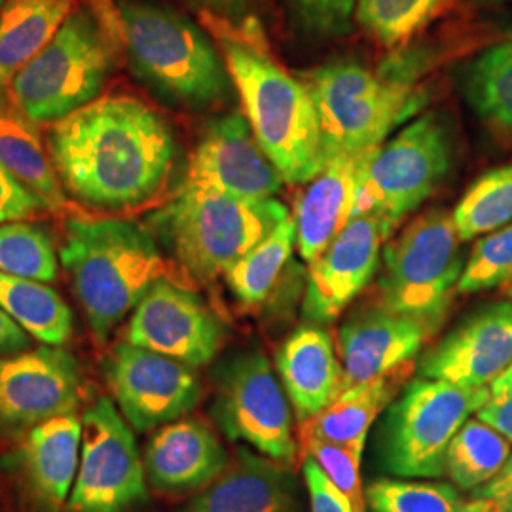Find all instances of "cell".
<instances>
[{"label":"cell","instance_id":"cell-1","mask_svg":"<svg viewBox=\"0 0 512 512\" xmlns=\"http://www.w3.org/2000/svg\"><path fill=\"white\" fill-rule=\"evenodd\" d=\"M48 150L65 190L97 209L152 200L175 162L160 112L131 93L99 95L52 124Z\"/></svg>","mask_w":512,"mask_h":512},{"label":"cell","instance_id":"cell-2","mask_svg":"<svg viewBox=\"0 0 512 512\" xmlns=\"http://www.w3.org/2000/svg\"><path fill=\"white\" fill-rule=\"evenodd\" d=\"M207 27L238 90L245 118L285 183H310L325 167L319 116L308 86L274 55L255 21L207 12Z\"/></svg>","mask_w":512,"mask_h":512},{"label":"cell","instance_id":"cell-3","mask_svg":"<svg viewBox=\"0 0 512 512\" xmlns=\"http://www.w3.org/2000/svg\"><path fill=\"white\" fill-rule=\"evenodd\" d=\"M124 52L114 0H80L55 37L21 67L6 99L35 124H54L97 99Z\"/></svg>","mask_w":512,"mask_h":512},{"label":"cell","instance_id":"cell-4","mask_svg":"<svg viewBox=\"0 0 512 512\" xmlns=\"http://www.w3.org/2000/svg\"><path fill=\"white\" fill-rule=\"evenodd\" d=\"M59 256L97 346L167 272L152 234L135 220L71 217Z\"/></svg>","mask_w":512,"mask_h":512},{"label":"cell","instance_id":"cell-5","mask_svg":"<svg viewBox=\"0 0 512 512\" xmlns=\"http://www.w3.org/2000/svg\"><path fill=\"white\" fill-rule=\"evenodd\" d=\"M124 52L158 92L192 107L220 101L230 84L224 59L190 19L152 2L118 4Z\"/></svg>","mask_w":512,"mask_h":512},{"label":"cell","instance_id":"cell-6","mask_svg":"<svg viewBox=\"0 0 512 512\" xmlns=\"http://www.w3.org/2000/svg\"><path fill=\"white\" fill-rule=\"evenodd\" d=\"M289 217L275 198L241 200L183 186L156 215V226L184 268L203 281L226 275L241 256Z\"/></svg>","mask_w":512,"mask_h":512},{"label":"cell","instance_id":"cell-7","mask_svg":"<svg viewBox=\"0 0 512 512\" xmlns=\"http://www.w3.org/2000/svg\"><path fill=\"white\" fill-rule=\"evenodd\" d=\"M465 262L452 213H425L385 249L382 306L433 336L458 294Z\"/></svg>","mask_w":512,"mask_h":512},{"label":"cell","instance_id":"cell-8","mask_svg":"<svg viewBox=\"0 0 512 512\" xmlns=\"http://www.w3.org/2000/svg\"><path fill=\"white\" fill-rule=\"evenodd\" d=\"M488 399V387L416 378L385 410L376 456L384 471L404 478L446 475V452L461 425Z\"/></svg>","mask_w":512,"mask_h":512},{"label":"cell","instance_id":"cell-9","mask_svg":"<svg viewBox=\"0 0 512 512\" xmlns=\"http://www.w3.org/2000/svg\"><path fill=\"white\" fill-rule=\"evenodd\" d=\"M321 129L325 164L382 145L410 103V86L355 61H334L304 74Z\"/></svg>","mask_w":512,"mask_h":512},{"label":"cell","instance_id":"cell-10","mask_svg":"<svg viewBox=\"0 0 512 512\" xmlns=\"http://www.w3.org/2000/svg\"><path fill=\"white\" fill-rule=\"evenodd\" d=\"M452 167L448 129L435 114H425L366 156L355 217L372 213L384 224L385 238L418 209Z\"/></svg>","mask_w":512,"mask_h":512},{"label":"cell","instance_id":"cell-11","mask_svg":"<svg viewBox=\"0 0 512 512\" xmlns=\"http://www.w3.org/2000/svg\"><path fill=\"white\" fill-rule=\"evenodd\" d=\"M215 382L211 414L220 431L289 467L298 454L293 406L268 357L258 349L239 351L220 365Z\"/></svg>","mask_w":512,"mask_h":512},{"label":"cell","instance_id":"cell-12","mask_svg":"<svg viewBox=\"0 0 512 512\" xmlns=\"http://www.w3.org/2000/svg\"><path fill=\"white\" fill-rule=\"evenodd\" d=\"M80 418V459L63 512L137 511L148 482L133 427L110 397H97Z\"/></svg>","mask_w":512,"mask_h":512},{"label":"cell","instance_id":"cell-13","mask_svg":"<svg viewBox=\"0 0 512 512\" xmlns=\"http://www.w3.org/2000/svg\"><path fill=\"white\" fill-rule=\"evenodd\" d=\"M82 418L65 414L29 429L0 452L4 512H63L80 459Z\"/></svg>","mask_w":512,"mask_h":512},{"label":"cell","instance_id":"cell-14","mask_svg":"<svg viewBox=\"0 0 512 512\" xmlns=\"http://www.w3.org/2000/svg\"><path fill=\"white\" fill-rule=\"evenodd\" d=\"M103 376L120 414L139 433L181 420L202 399L194 366L129 342L110 349Z\"/></svg>","mask_w":512,"mask_h":512},{"label":"cell","instance_id":"cell-15","mask_svg":"<svg viewBox=\"0 0 512 512\" xmlns=\"http://www.w3.org/2000/svg\"><path fill=\"white\" fill-rule=\"evenodd\" d=\"M84 380L73 353L40 346L0 359V435L18 439L44 421L74 414Z\"/></svg>","mask_w":512,"mask_h":512},{"label":"cell","instance_id":"cell-16","mask_svg":"<svg viewBox=\"0 0 512 512\" xmlns=\"http://www.w3.org/2000/svg\"><path fill=\"white\" fill-rule=\"evenodd\" d=\"M226 330L202 298L171 279H158L131 313L126 342L200 368L224 344Z\"/></svg>","mask_w":512,"mask_h":512},{"label":"cell","instance_id":"cell-17","mask_svg":"<svg viewBox=\"0 0 512 512\" xmlns=\"http://www.w3.org/2000/svg\"><path fill=\"white\" fill-rule=\"evenodd\" d=\"M285 184L243 114L211 122L194 150L184 186L215 190L241 200L275 198Z\"/></svg>","mask_w":512,"mask_h":512},{"label":"cell","instance_id":"cell-18","mask_svg":"<svg viewBox=\"0 0 512 512\" xmlns=\"http://www.w3.org/2000/svg\"><path fill=\"white\" fill-rule=\"evenodd\" d=\"M384 239L380 217L357 215L311 260L304 298V315L310 321L329 323L348 308L376 274Z\"/></svg>","mask_w":512,"mask_h":512},{"label":"cell","instance_id":"cell-19","mask_svg":"<svg viewBox=\"0 0 512 512\" xmlns=\"http://www.w3.org/2000/svg\"><path fill=\"white\" fill-rule=\"evenodd\" d=\"M512 363V300L469 315L421 357V378L488 387Z\"/></svg>","mask_w":512,"mask_h":512},{"label":"cell","instance_id":"cell-20","mask_svg":"<svg viewBox=\"0 0 512 512\" xmlns=\"http://www.w3.org/2000/svg\"><path fill=\"white\" fill-rule=\"evenodd\" d=\"M228 452L202 420L181 418L154 429L143 452L150 488L158 494L202 492L228 465Z\"/></svg>","mask_w":512,"mask_h":512},{"label":"cell","instance_id":"cell-21","mask_svg":"<svg viewBox=\"0 0 512 512\" xmlns=\"http://www.w3.org/2000/svg\"><path fill=\"white\" fill-rule=\"evenodd\" d=\"M425 338L429 336L418 323L384 306L353 315L338 336L342 389L414 363Z\"/></svg>","mask_w":512,"mask_h":512},{"label":"cell","instance_id":"cell-22","mask_svg":"<svg viewBox=\"0 0 512 512\" xmlns=\"http://www.w3.org/2000/svg\"><path fill=\"white\" fill-rule=\"evenodd\" d=\"M370 150L329 160L296 202V251L311 262L355 217L359 181Z\"/></svg>","mask_w":512,"mask_h":512},{"label":"cell","instance_id":"cell-23","mask_svg":"<svg viewBox=\"0 0 512 512\" xmlns=\"http://www.w3.org/2000/svg\"><path fill=\"white\" fill-rule=\"evenodd\" d=\"M285 467L239 448L226 469L183 512H294L293 476Z\"/></svg>","mask_w":512,"mask_h":512},{"label":"cell","instance_id":"cell-24","mask_svg":"<svg viewBox=\"0 0 512 512\" xmlns=\"http://www.w3.org/2000/svg\"><path fill=\"white\" fill-rule=\"evenodd\" d=\"M412 372L414 363H408L376 380L342 389L329 406L300 423L298 448L304 450L311 442H327L363 456L372 425L399 397Z\"/></svg>","mask_w":512,"mask_h":512},{"label":"cell","instance_id":"cell-25","mask_svg":"<svg viewBox=\"0 0 512 512\" xmlns=\"http://www.w3.org/2000/svg\"><path fill=\"white\" fill-rule=\"evenodd\" d=\"M277 372L296 420L306 421L329 406L342 391V365L329 334L300 327L277 353Z\"/></svg>","mask_w":512,"mask_h":512},{"label":"cell","instance_id":"cell-26","mask_svg":"<svg viewBox=\"0 0 512 512\" xmlns=\"http://www.w3.org/2000/svg\"><path fill=\"white\" fill-rule=\"evenodd\" d=\"M4 99L0 97V164L37 194L46 209L54 213L69 211L71 202L52 158L42 145L35 122Z\"/></svg>","mask_w":512,"mask_h":512},{"label":"cell","instance_id":"cell-27","mask_svg":"<svg viewBox=\"0 0 512 512\" xmlns=\"http://www.w3.org/2000/svg\"><path fill=\"white\" fill-rule=\"evenodd\" d=\"M80 0H6L0 12V97L55 37Z\"/></svg>","mask_w":512,"mask_h":512},{"label":"cell","instance_id":"cell-28","mask_svg":"<svg viewBox=\"0 0 512 512\" xmlns=\"http://www.w3.org/2000/svg\"><path fill=\"white\" fill-rule=\"evenodd\" d=\"M0 310L46 346H63L73 336V310L48 283L0 272Z\"/></svg>","mask_w":512,"mask_h":512},{"label":"cell","instance_id":"cell-29","mask_svg":"<svg viewBox=\"0 0 512 512\" xmlns=\"http://www.w3.org/2000/svg\"><path fill=\"white\" fill-rule=\"evenodd\" d=\"M296 245V222L289 215L255 247L239 258L224 275L232 294L245 308H256L268 300Z\"/></svg>","mask_w":512,"mask_h":512},{"label":"cell","instance_id":"cell-30","mask_svg":"<svg viewBox=\"0 0 512 512\" xmlns=\"http://www.w3.org/2000/svg\"><path fill=\"white\" fill-rule=\"evenodd\" d=\"M512 442L492 425L469 418L446 452V475L461 490H478L503 469Z\"/></svg>","mask_w":512,"mask_h":512},{"label":"cell","instance_id":"cell-31","mask_svg":"<svg viewBox=\"0 0 512 512\" xmlns=\"http://www.w3.org/2000/svg\"><path fill=\"white\" fill-rule=\"evenodd\" d=\"M465 95L484 124L512 131V37L497 42L469 65Z\"/></svg>","mask_w":512,"mask_h":512},{"label":"cell","instance_id":"cell-32","mask_svg":"<svg viewBox=\"0 0 512 512\" xmlns=\"http://www.w3.org/2000/svg\"><path fill=\"white\" fill-rule=\"evenodd\" d=\"M461 241L492 234L512 222V164L484 173L452 211Z\"/></svg>","mask_w":512,"mask_h":512},{"label":"cell","instance_id":"cell-33","mask_svg":"<svg viewBox=\"0 0 512 512\" xmlns=\"http://www.w3.org/2000/svg\"><path fill=\"white\" fill-rule=\"evenodd\" d=\"M448 0H357L355 18L384 46H399L439 16Z\"/></svg>","mask_w":512,"mask_h":512},{"label":"cell","instance_id":"cell-34","mask_svg":"<svg viewBox=\"0 0 512 512\" xmlns=\"http://www.w3.org/2000/svg\"><path fill=\"white\" fill-rule=\"evenodd\" d=\"M0 272L52 283L57 279L54 241L31 222L0 224Z\"/></svg>","mask_w":512,"mask_h":512},{"label":"cell","instance_id":"cell-35","mask_svg":"<svg viewBox=\"0 0 512 512\" xmlns=\"http://www.w3.org/2000/svg\"><path fill=\"white\" fill-rule=\"evenodd\" d=\"M370 512H458L463 499L452 484L380 478L366 488Z\"/></svg>","mask_w":512,"mask_h":512},{"label":"cell","instance_id":"cell-36","mask_svg":"<svg viewBox=\"0 0 512 512\" xmlns=\"http://www.w3.org/2000/svg\"><path fill=\"white\" fill-rule=\"evenodd\" d=\"M512 281V222L478 239L459 279V294L492 291Z\"/></svg>","mask_w":512,"mask_h":512},{"label":"cell","instance_id":"cell-37","mask_svg":"<svg viewBox=\"0 0 512 512\" xmlns=\"http://www.w3.org/2000/svg\"><path fill=\"white\" fill-rule=\"evenodd\" d=\"M306 456L315 459L330 480L348 497L351 512H368L363 480H361V459L353 450L327 444V442H311L304 450Z\"/></svg>","mask_w":512,"mask_h":512},{"label":"cell","instance_id":"cell-38","mask_svg":"<svg viewBox=\"0 0 512 512\" xmlns=\"http://www.w3.org/2000/svg\"><path fill=\"white\" fill-rule=\"evenodd\" d=\"M302 23L321 37H336L349 29L357 0H293Z\"/></svg>","mask_w":512,"mask_h":512},{"label":"cell","instance_id":"cell-39","mask_svg":"<svg viewBox=\"0 0 512 512\" xmlns=\"http://www.w3.org/2000/svg\"><path fill=\"white\" fill-rule=\"evenodd\" d=\"M46 205L25 184L0 164V224L37 219Z\"/></svg>","mask_w":512,"mask_h":512},{"label":"cell","instance_id":"cell-40","mask_svg":"<svg viewBox=\"0 0 512 512\" xmlns=\"http://www.w3.org/2000/svg\"><path fill=\"white\" fill-rule=\"evenodd\" d=\"M476 418L512 442V363L488 385V399L478 408Z\"/></svg>","mask_w":512,"mask_h":512},{"label":"cell","instance_id":"cell-41","mask_svg":"<svg viewBox=\"0 0 512 512\" xmlns=\"http://www.w3.org/2000/svg\"><path fill=\"white\" fill-rule=\"evenodd\" d=\"M304 480L310 494L311 512H351L348 497L311 456L304 459Z\"/></svg>","mask_w":512,"mask_h":512},{"label":"cell","instance_id":"cell-42","mask_svg":"<svg viewBox=\"0 0 512 512\" xmlns=\"http://www.w3.org/2000/svg\"><path fill=\"white\" fill-rule=\"evenodd\" d=\"M33 346V336L19 327L18 323L0 310V359L10 357Z\"/></svg>","mask_w":512,"mask_h":512},{"label":"cell","instance_id":"cell-43","mask_svg":"<svg viewBox=\"0 0 512 512\" xmlns=\"http://www.w3.org/2000/svg\"><path fill=\"white\" fill-rule=\"evenodd\" d=\"M475 495L490 497L497 501L507 512H512V450L511 456L505 461L503 469L497 473L494 480L476 490Z\"/></svg>","mask_w":512,"mask_h":512},{"label":"cell","instance_id":"cell-44","mask_svg":"<svg viewBox=\"0 0 512 512\" xmlns=\"http://www.w3.org/2000/svg\"><path fill=\"white\" fill-rule=\"evenodd\" d=\"M203 6L209 8V12L219 14V16H232L238 14L239 10L245 6L247 0H198Z\"/></svg>","mask_w":512,"mask_h":512},{"label":"cell","instance_id":"cell-45","mask_svg":"<svg viewBox=\"0 0 512 512\" xmlns=\"http://www.w3.org/2000/svg\"><path fill=\"white\" fill-rule=\"evenodd\" d=\"M458 512H507L497 501L490 499V497H480L475 495L469 501H463L461 509Z\"/></svg>","mask_w":512,"mask_h":512},{"label":"cell","instance_id":"cell-46","mask_svg":"<svg viewBox=\"0 0 512 512\" xmlns=\"http://www.w3.org/2000/svg\"><path fill=\"white\" fill-rule=\"evenodd\" d=\"M507 294H509V298L512 300V281L509 283V287H507Z\"/></svg>","mask_w":512,"mask_h":512},{"label":"cell","instance_id":"cell-47","mask_svg":"<svg viewBox=\"0 0 512 512\" xmlns=\"http://www.w3.org/2000/svg\"><path fill=\"white\" fill-rule=\"evenodd\" d=\"M4 2H6V0H0V12H2V6H4Z\"/></svg>","mask_w":512,"mask_h":512}]
</instances>
